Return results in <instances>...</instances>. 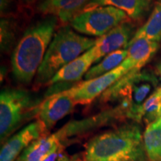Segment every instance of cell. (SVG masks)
Segmentation results:
<instances>
[{
    "instance_id": "1",
    "label": "cell",
    "mask_w": 161,
    "mask_h": 161,
    "mask_svg": "<svg viewBox=\"0 0 161 161\" xmlns=\"http://www.w3.org/2000/svg\"><path fill=\"white\" fill-rule=\"evenodd\" d=\"M59 20L49 16L31 25L24 32L11 56L14 77L18 83H31L43 63Z\"/></svg>"
},
{
    "instance_id": "2",
    "label": "cell",
    "mask_w": 161,
    "mask_h": 161,
    "mask_svg": "<svg viewBox=\"0 0 161 161\" xmlns=\"http://www.w3.org/2000/svg\"><path fill=\"white\" fill-rule=\"evenodd\" d=\"M140 127L125 125L91 139L86 146L85 161H147Z\"/></svg>"
},
{
    "instance_id": "3",
    "label": "cell",
    "mask_w": 161,
    "mask_h": 161,
    "mask_svg": "<svg viewBox=\"0 0 161 161\" xmlns=\"http://www.w3.org/2000/svg\"><path fill=\"white\" fill-rule=\"evenodd\" d=\"M159 80L151 69L133 70L125 74L102 95V102L121 101L120 109L126 117L140 122L144 102L158 89Z\"/></svg>"
},
{
    "instance_id": "4",
    "label": "cell",
    "mask_w": 161,
    "mask_h": 161,
    "mask_svg": "<svg viewBox=\"0 0 161 161\" xmlns=\"http://www.w3.org/2000/svg\"><path fill=\"white\" fill-rule=\"evenodd\" d=\"M96 40L78 35L69 25L58 29L36 75L35 85L48 84L61 68L91 49Z\"/></svg>"
},
{
    "instance_id": "5",
    "label": "cell",
    "mask_w": 161,
    "mask_h": 161,
    "mask_svg": "<svg viewBox=\"0 0 161 161\" xmlns=\"http://www.w3.org/2000/svg\"><path fill=\"white\" fill-rule=\"evenodd\" d=\"M42 102L29 90L5 88L0 94V138L5 142L24 123L37 116Z\"/></svg>"
},
{
    "instance_id": "6",
    "label": "cell",
    "mask_w": 161,
    "mask_h": 161,
    "mask_svg": "<svg viewBox=\"0 0 161 161\" xmlns=\"http://www.w3.org/2000/svg\"><path fill=\"white\" fill-rule=\"evenodd\" d=\"M128 19L122 10L113 6H102L81 12L74 18L70 26L78 33L100 37Z\"/></svg>"
},
{
    "instance_id": "7",
    "label": "cell",
    "mask_w": 161,
    "mask_h": 161,
    "mask_svg": "<svg viewBox=\"0 0 161 161\" xmlns=\"http://www.w3.org/2000/svg\"><path fill=\"white\" fill-rule=\"evenodd\" d=\"M128 73L122 66L108 73L94 79L78 84L69 89L64 90L74 100L75 104H88L102 95L116 81Z\"/></svg>"
},
{
    "instance_id": "8",
    "label": "cell",
    "mask_w": 161,
    "mask_h": 161,
    "mask_svg": "<svg viewBox=\"0 0 161 161\" xmlns=\"http://www.w3.org/2000/svg\"><path fill=\"white\" fill-rule=\"evenodd\" d=\"M45 126L39 119L24 127L4 143L0 152V161H14L31 143L46 136Z\"/></svg>"
},
{
    "instance_id": "9",
    "label": "cell",
    "mask_w": 161,
    "mask_h": 161,
    "mask_svg": "<svg viewBox=\"0 0 161 161\" xmlns=\"http://www.w3.org/2000/svg\"><path fill=\"white\" fill-rule=\"evenodd\" d=\"M134 34V27L131 23L125 21L116 26L109 32L98 37L90 49L94 63L102 58L119 49H127Z\"/></svg>"
},
{
    "instance_id": "10",
    "label": "cell",
    "mask_w": 161,
    "mask_h": 161,
    "mask_svg": "<svg viewBox=\"0 0 161 161\" xmlns=\"http://www.w3.org/2000/svg\"><path fill=\"white\" fill-rule=\"evenodd\" d=\"M75 105L72 98L64 91L53 94L42 102L37 115L38 119L49 130L58 121L69 114Z\"/></svg>"
},
{
    "instance_id": "11",
    "label": "cell",
    "mask_w": 161,
    "mask_h": 161,
    "mask_svg": "<svg viewBox=\"0 0 161 161\" xmlns=\"http://www.w3.org/2000/svg\"><path fill=\"white\" fill-rule=\"evenodd\" d=\"M159 48V43L146 37H135L128 44V55L122 64L125 70L129 72L133 70H141L154 57Z\"/></svg>"
},
{
    "instance_id": "12",
    "label": "cell",
    "mask_w": 161,
    "mask_h": 161,
    "mask_svg": "<svg viewBox=\"0 0 161 161\" xmlns=\"http://www.w3.org/2000/svg\"><path fill=\"white\" fill-rule=\"evenodd\" d=\"M90 0H43L37 5L40 14L58 18L60 23H71L84 11Z\"/></svg>"
},
{
    "instance_id": "13",
    "label": "cell",
    "mask_w": 161,
    "mask_h": 161,
    "mask_svg": "<svg viewBox=\"0 0 161 161\" xmlns=\"http://www.w3.org/2000/svg\"><path fill=\"white\" fill-rule=\"evenodd\" d=\"M154 3L155 0H90L83 11L102 6H113L124 11L129 19L140 21L149 13Z\"/></svg>"
},
{
    "instance_id": "14",
    "label": "cell",
    "mask_w": 161,
    "mask_h": 161,
    "mask_svg": "<svg viewBox=\"0 0 161 161\" xmlns=\"http://www.w3.org/2000/svg\"><path fill=\"white\" fill-rule=\"evenodd\" d=\"M90 49L61 68L50 80L48 84L53 85L78 81L86 75L90 69V66L94 63V58Z\"/></svg>"
},
{
    "instance_id": "15",
    "label": "cell",
    "mask_w": 161,
    "mask_h": 161,
    "mask_svg": "<svg viewBox=\"0 0 161 161\" xmlns=\"http://www.w3.org/2000/svg\"><path fill=\"white\" fill-rule=\"evenodd\" d=\"M63 138L58 132L38 139L20 154L17 161H43L52 153L60 150Z\"/></svg>"
},
{
    "instance_id": "16",
    "label": "cell",
    "mask_w": 161,
    "mask_h": 161,
    "mask_svg": "<svg viewBox=\"0 0 161 161\" xmlns=\"http://www.w3.org/2000/svg\"><path fill=\"white\" fill-rule=\"evenodd\" d=\"M143 143L149 161H161V122L157 120L147 126Z\"/></svg>"
},
{
    "instance_id": "17",
    "label": "cell",
    "mask_w": 161,
    "mask_h": 161,
    "mask_svg": "<svg viewBox=\"0 0 161 161\" xmlns=\"http://www.w3.org/2000/svg\"><path fill=\"white\" fill-rule=\"evenodd\" d=\"M127 55H128L127 49H119L112 52L105 56L104 59L97 65L90 68L89 71L84 75V78L86 80H88L108 73L119 67L125 59Z\"/></svg>"
},
{
    "instance_id": "18",
    "label": "cell",
    "mask_w": 161,
    "mask_h": 161,
    "mask_svg": "<svg viewBox=\"0 0 161 161\" xmlns=\"http://www.w3.org/2000/svg\"><path fill=\"white\" fill-rule=\"evenodd\" d=\"M134 37H146L160 43L161 40V0H155L150 17L146 23L136 31Z\"/></svg>"
},
{
    "instance_id": "19",
    "label": "cell",
    "mask_w": 161,
    "mask_h": 161,
    "mask_svg": "<svg viewBox=\"0 0 161 161\" xmlns=\"http://www.w3.org/2000/svg\"><path fill=\"white\" fill-rule=\"evenodd\" d=\"M161 86L158 87L144 102L142 108V119L148 125L160 118Z\"/></svg>"
},
{
    "instance_id": "20",
    "label": "cell",
    "mask_w": 161,
    "mask_h": 161,
    "mask_svg": "<svg viewBox=\"0 0 161 161\" xmlns=\"http://www.w3.org/2000/svg\"><path fill=\"white\" fill-rule=\"evenodd\" d=\"M1 50L8 52L12 49L16 41L15 24L9 19H1Z\"/></svg>"
},
{
    "instance_id": "21",
    "label": "cell",
    "mask_w": 161,
    "mask_h": 161,
    "mask_svg": "<svg viewBox=\"0 0 161 161\" xmlns=\"http://www.w3.org/2000/svg\"><path fill=\"white\" fill-rule=\"evenodd\" d=\"M59 151L60 150L55 151V152L52 153V154L48 156L43 161H57L56 160H57L58 156H59L58 155V154H59Z\"/></svg>"
},
{
    "instance_id": "22",
    "label": "cell",
    "mask_w": 161,
    "mask_h": 161,
    "mask_svg": "<svg viewBox=\"0 0 161 161\" xmlns=\"http://www.w3.org/2000/svg\"><path fill=\"white\" fill-rule=\"evenodd\" d=\"M17 1H19V3L25 5H30L35 4L37 2V0H17Z\"/></svg>"
},
{
    "instance_id": "23",
    "label": "cell",
    "mask_w": 161,
    "mask_h": 161,
    "mask_svg": "<svg viewBox=\"0 0 161 161\" xmlns=\"http://www.w3.org/2000/svg\"><path fill=\"white\" fill-rule=\"evenodd\" d=\"M57 161H76L75 158H70V157H68L66 155H63L60 157L59 159Z\"/></svg>"
},
{
    "instance_id": "24",
    "label": "cell",
    "mask_w": 161,
    "mask_h": 161,
    "mask_svg": "<svg viewBox=\"0 0 161 161\" xmlns=\"http://www.w3.org/2000/svg\"><path fill=\"white\" fill-rule=\"evenodd\" d=\"M158 72H159V75L160 76V78H161V62L160 64H158Z\"/></svg>"
},
{
    "instance_id": "25",
    "label": "cell",
    "mask_w": 161,
    "mask_h": 161,
    "mask_svg": "<svg viewBox=\"0 0 161 161\" xmlns=\"http://www.w3.org/2000/svg\"><path fill=\"white\" fill-rule=\"evenodd\" d=\"M159 120H160V122H161V118H160V119H159Z\"/></svg>"
},
{
    "instance_id": "26",
    "label": "cell",
    "mask_w": 161,
    "mask_h": 161,
    "mask_svg": "<svg viewBox=\"0 0 161 161\" xmlns=\"http://www.w3.org/2000/svg\"><path fill=\"white\" fill-rule=\"evenodd\" d=\"M160 118H161V112H160Z\"/></svg>"
}]
</instances>
